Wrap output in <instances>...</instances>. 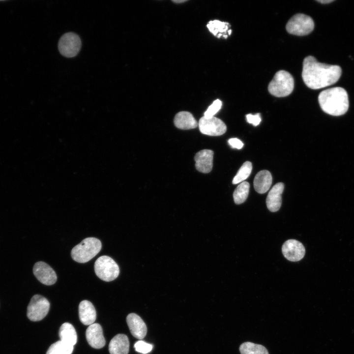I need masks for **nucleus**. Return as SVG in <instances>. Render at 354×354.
Wrapping results in <instances>:
<instances>
[{
	"label": "nucleus",
	"mask_w": 354,
	"mask_h": 354,
	"mask_svg": "<svg viewBox=\"0 0 354 354\" xmlns=\"http://www.w3.org/2000/svg\"><path fill=\"white\" fill-rule=\"evenodd\" d=\"M342 74L341 67L318 62L311 56L303 62L302 77L305 85L313 89H320L336 83Z\"/></svg>",
	"instance_id": "nucleus-1"
},
{
	"label": "nucleus",
	"mask_w": 354,
	"mask_h": 354,
	"mask_svg": "<svg viewBox=\"0 0 354 354\" xmlns=\"http://www.w3.org/2000/svg\"><path fill=\"white\" fill-rule=\"evenodd\" d=\"M318 101L322 110L334 116L345 114L349 106L347 91L341 87H335L322 91L319 95Z\"/></svg>",
	"instance_id": "nucleus-2"
},
{
	"label": "nucleus",
	"mask_w": 354,
	"mask_h": 354,
	"mask_svg": "<svg viewBox=\"0 0 354 354\" xmlns=\"http://www.w3.org/2000/svg\"><path fill=\"white\" fill-rule=\"evenodd\" d=\"M101 248L102 243L99 239L93 237H87L72 248L71 256L75 262L85 263L94 257Z\"/></svg>",
	"instance_id": "nucleus-3"
},
{
	"label": "nucleus",
	"mask_w": 354,
	"mask_h": 354,
	"mask_svg": "<svg viewBox=\"0 0 354 354\" xmlns=\"http://www.w3.org/2000/svg\"><path fill=\"white\" fill-rule=\"evenodd\" d=\"M294 88V80L292 75L285 70L276 72L268 87L269 92L278 97L290 94Z\"/></svg>",
	"instance_id": "nucleus-4"
},
{
	"label": "nucleus",
	"mask_w": 354,
	"mask_h": 354,
	"mask_svg": "<svg viewBox=\"0 0 354 354\" xmlns=\"http://www.w3.org/2000/svg\"><path fill=\"white\" fill-rule=\"evenodd\" d=\"M94 268L97 276L106 282L115 280L119 273L118 264L112 258L105 255L100 256L96 260Z\"/></svg>",
	"instance_id": "nucleus-5"
},
{
	"label": "nucleus",
	"mask_w": 354,
	"mask_h": 354,
	"mask_svg": "<svg viewBox=\"0 0 354 354\" xmlns=\"http://www.w3.org/2000/svg\"><path fill=\"white\" fill-rule=\"evenodd\" d=\"M314 28V23L310 16L304 14H296L288 22L286 29L290 34L303 36L310 33Z\"/></svg>",
	"instance_id": "nucleus-6"
},
{
	"label": "nucleus",
	"mask_w": 354,
	"mask_h": 354,
	"mask_svg": "<svg viewBox=\"0 0 354 354\" xmlns=\"http://www.w3.org/2000/svg\"><path fill=\"white\" fill-rule=\"evenodd\" d=\"M50 306V303L46 298L39 295H34L27 307L28 318L33 322L42 320L47 315Z\"/></svg>",
	"instance_id": "nucleus-7"
},
{
	"label": "nucleus",
	"mask_w": 354,
	"mask_h": 354,
	"mask_svg": "<svg viewBox=\"0 0 354 354\" xmlns=\"http://www.w3.org/2000/svg\"><path fill=\"white\" fill-rule=\"evenodd\" d=\"M81 45L80 37L74 32H69L61 36L58 43V48L64 57L72 58L78 54Z\"/></svg>",
	"instance_id": "nucleus-8"
},
{
	"label": "nucleus",
	"mask_w": 354,
	"mask_h": 354,
	"mask_svg": "<svg viewBox=\"0 0 354 354\" xmlns=\"http://www.w3.org/2000/svg\"><path fill=\"white\" fill-rule=\"evenodd\" d=\"M198 126L202 133L211 136L222 135L226 132L227 130V127L224 122L220 119L214 117L203 116L199 120Z\"/></svg>",
	"instance_id": "nucleus-9"
},
{
	"label": "nucleus",
	"mask_w": 354,
	"mask_h": 354,
	"mask_svg": "<svg viewBox=\"0 0 354 354\" xmlns=\"http://www.w3.org/2000/svg\"><path fill=\"white\" fill-rule=\"evenodd\" d=\"M33 273L38 281L46 285H53L57 280L54 270L48 264L43 262H38L34 264Z\"/></svg>",
	"instance_id": "nucleus-10"
},
{
	"label": "nucleus",
	"mask_w": 354,
	"mask_h": 354,
	"mask_svg": "<svg viewBox=\"0 0 354 354\" xmlns=\"http://www.w3.org/2000/svg\"><path fill=\"white\" fill-rule=\"evenodd\" d=\"M282 251L284 256L292 262L300 261L305 253L303 244L295 239H289L285 241L282 246Z\"/></svg>",
	"instance_id": "nucleus-11"
},
{
	"label": "nucleus",
	"mask_w": 354,
	"mask_h": 354,
	"mask_svg": "<svg viewBox=\"0 0 354 354\" xmlns=\"http://www.w3.org/2000/svg\"><path fill=\"white\" fill-rule=\"evenodd\" d=\"M86 336L88 344L93 348L101 349L105 345L102 328L99 324L89 325L86 330Z\"/></svg>",
	"instance_id": "nucleus-12"
},
{
	"label": "nucleus",
	"mask_w": 354,
	"mask_h": 354,
	"mask_svg": "<svg viewBox=\"0 0 354 354\" xmlns=\"http://www.w3.org/2000/svg\"><path fill=\"white\" fill-rule=\"evenodd\" d=\"M213 151L210 149H203L195 155V167L200 172L209 173L213 167Z\"/></svg>",
	"instance_id": "nucleus-13"
},
{
	"label": "nucleus",
	"mask_w": 354,
	"mask_h": 354,
	"mask_svg": "<svg viewBox=\"0 0 354 354\" xmlns=\"http://www.w3.org/2000/svg\"><path fill=\"white\" fill-rule=\"evenodd\" d=\"M126 322L132 335L136 338H144L147 332V327L144 321L138 315L130 313L126 318Z\"/></svg>",
	"instance_id": "nucleus-14"
},
{
	"label": "nucleus",
	"mask_w": 354,
	"mask_h": 354,
	"mask_svg": "<svg viewBox=\"0 0 354 354\" xmlns=\"http://www.w3.org/2000/svg\"><path fill=\"white\" fill-rule=\"evenodd\" d=\"M284 188V184L279 182L274 185L269 192L266 204L267 208L271 212H276L280 208L282 204V194Z\"/></svg>",
	"instance_id": "nucleus-15"
},
{
	"label": "nucleus",
	"mask_w": 354,
	"mask_h": 354,
	"mask_svg": "<svg viewBox=\"0 0 354 354\" xmlns=\"http://www.w3.org/2000/svg\"><path fill=\"white\" fill-rule=\"evenodd\" d=\"M79 316L81 323L85 325L93 324L96 318L95 309L90 301L84 300L79 305Z\"/></svg>",
	"instance_id": "nucleus-16"
},
{
	"label": "nucleus",
	"mask_w": 354,
	"mask_h": 354,
	"mask_svg": "<svg viewBox=\"0 0 354 354\" xmlns=\"http://www.w3.org/2000/svg\"><path fill=\"white\" fill-rule=\"evenodd\" d=\"M129 350V339L123 334L116 335L112 339L109 345L110 354H128Z\"/></svg>",
	"instance_id": "nucleus-17"
},
{
	"label": "nucleus",
	"mask_w": 354,
	"mask_h": 354,
	"mask_svg": "<svg viewBox=\"0 0 354 354\" xmlns=\"http://www.w3.org/2000/svg\"><path fill=\"white\" fill-rule=\"evenodd\" d=\"M175 126L181 129H191L196 128L198 123L192 114L187 111L177 113L174 120Z\"/></svg>",
	"instance_id": "nucleus-18"
},
{
	"label": "nucleus",
	"mask_w": 354,
	"mask_h": 354,
	"mask_svg": "<svg viewBox=\"0 0 354 354\" xmlns=\"http://www.w3.org/2000/svg\"><path fill=\"white\" fill-rule=\"evenodd\" d=\"M272 176L267 170H262L256 175L254 179L255 190L260 194L267 192L272 183Z\"/></svg>",
	"instance_id": "nucleus-19"
},
{
	"label": "nucleus",
	"mask_w": 354,
	"mask_h": 354,
	"mask_svg": "<svg viewBox=\"0 0 354 354\" xmlns=\"http://www.w3.org/2000/svg\"><path fill=\"white\" fill-rule=\"evenodd\" d=\"M60 340L70 345L73 346L77 341V335L74 326L68 323L63 324L59 330Z\"/></svg>",
	"instance_id": "nucleus-20"
},
{
	"label": "nucleus",
	"mask_w": 354,
	"mask_h": 354,
	"mask_svg": "<svg viewBox=\"0 0 354 354\" xmlns=\"http://www.w3.org/2000/svg\"><path fill=\"white\" fill-rule=\"evenodd\" d=\"M229 26L228 23L215 20L209 21L207 25V27L209 31L214 35L218 38L223 36V37L226 38L228 36L225 35L224 33H226L227 32L228 34Z\"/></svg>",
	"instance_id": "nucleus-21"
},
{
	"label": "nucleus",
	"mask_w": 354,
	"mask_h": 354,
	"mask_svg": "<svg viewBox=\"0 0 354 354\" xmlns=\"http://www.w3.org/2000/svg\"><path fill=\"white\" fill-rule=\"evenodd\" d=\"M239 351L241 354H269L264 346L250 342L241 344L239 347Z\"/></svg>",
	"instance_id": "nucleus-22"
},
{
	"label": "nucleus",
	"mask_w": 354,
	"mask_h": 354,
	"mask_svg": "<svg viewBox=\"0 0 354 354\" xmlns=\"http://www.w3.org/2000/svg\"><path fill=\"white\" fill-rule=\"evenodd\" d=\"M249 188V183L247 181H243L237 186L233 193L235 204L239 205L245 201L248 196Z\"/></svg>",
	"instance_id": "nucleus-23"
},
{
	"label": "nucleus",
	"mask_w": 354,
	"mask_h": 354,
	"mask_svg": "<svg viewBox=\"0 0 354 354\" xmlns=\"http://www.w3.org/2000/svg\"><path fill=\"white\" fill-rule=\"evenodd\" d=\"M74 346L60 340L52 344L46 354H71Z\"/></svg>",
	"instance_id": "nucleus-24"
},
{
	"label": "nucleus",
	"mask_w": 354,
	"mask_h": 354,
	"mask_svg": "<svg viewBox=\"0 0 354 354\" xmlns=\"http://www.w3.org/2000/svg\"><path fill=\"white\" fill-rule=\"evenodd\" d=\"M252 169V165L250 161L244 162L233 178V184L239 183L247 178L251 173Z\"/></svg>",
	"instance_id": "nucleus-25"
},
{
	"label": "nucleus",
	"mask_w": 354,
	"mask_h": 354,
	"mask_svg": "<svg viewBox=\"0 0 354 354\" xmlns=\"http://www.w3.org/2000/svg\"><path fill=\"white\" fill-rule=\"evenodd\" d=\"M222 106V102L219 99L213 101L204 113L205 117H212L219 111Z\"/></svg>",
	"instance_id": "nucleus-26"
},
{
	"label": "nucleus",
	"mask_w": 354,
	"mask_h": 354,
	"mask_svg": "<svg viewBox=\"0 0 354 354\" xmlns=\"http://www.w3.org/2000/svg\"><path fill=\"white\" fill-rule=\"evenodd\" d=\"M134 347L136 351L143 354L149 353L152 349L151 344L147 343L142 340L137 341L135 343Z\"/></svg>",
	"instance_id": "nucleus-27"
},
{
	"label": "nucleus",
	"mask_w": 354,
	"mask_h": 354,
	"mask_svg": "<svg viewBox=\"0 0 354 354\" xmlns=\"http://www.w3.org/2000/svg\"><path fill=\"white\" fill-rule=\"evenodd\" d=\"M247 121L248 123L252 124L254 126H257L261 121V118L260 114L255 115L247 114L246 116Z\"/></svg>",
	"instance_id": "nucleus-28"
},
{
	"label": "nucleus",
	"mask_w": 354,
	"mask_h": 354,
	"mask_svg": "<svg viewBox=\"0 0 354 354\" xmlns=\"http://www.w3.org/2000/svg\"><path fill=\"white\" fill-rule=\"evenodd\" d=\"M228 143L232 148L238 149H241L243 146V143L236 138L230 139L228 140Z\"/></svg>",
	"instance_id": "nucleus-29"
},
{
	"label": "nucleus",
	"mask_w": 354,
	"mask_h": 354,
	"mask_svg": "<svg viewBox=\"0 0 354 354\" xmlns=\"http://www.w3.org/2000/svg\"><path fill=\"white\" fill-rule=\"evenodd\" d=\"M317 1L320 3L325 4L333 2L334 1V0H319Z\"/></svg>",
	"instance_id": "nucleus-30"
},
{
	"label": "nucleus",
	"mask_w": 354,
	"mask_h": 354,
	"mask_svg": "<svg viewBox=\"0 0 354 354\" xmlns=\"http://www.w3.org/2000/svg\"><path fill=\"white\" fill-rule=\"evenodd\" d=\"M185 1H186V0H174V2H176V3H180V2L181 3V2H185Z\"/></svg>",
	"instance_id": "nucleus-31"
}]
</instances>
